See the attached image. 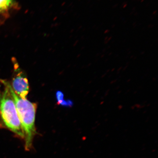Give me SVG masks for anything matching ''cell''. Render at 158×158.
<instances>
[{
  "label": "cell",
  "mask_w": 158,
  "mask_h": 158,
  "mask_svg": "<svg viewBox=\"0 0 158 158\" xmlns=\"http://www.w3.org/2000/svg\"><path fill=\"white\" fill-rule=\"evenodd\" d=\"M56 96L57 102L59 105H62L63 106H72V102L70 100L65 101L64 99V94L61 91H58L56 94Z\"/></svg>",
  "instance_id": "5b68a950"
},
{
  "label": "cell",
  "mask_w": 158,
  "mask_h": 158,
  "mask_svg": "<svg viewBox=\"0 0 158 158\" xmlns=\"http://www.w3.org/2000/svg\"><path fill=\"white\" fill-rule=\"evenodd\" d=\"M15 93L23 99H27L29 91L28 80L24 74L19 72L12 79L11 85Z\"/></svg>",
  "instance_id": "3957f363"
},
{
  "label": "cell",
  "mask_w": 158,
  "mask_h": 158,
  "mask_svg": "<svg viewBox=\"0 0 158 158\" xmlns=\"http://www.w3.org/2000/svg\"><path fill=\"white\" fill-rule=\"evenodd\" d=\"M2 83L5 86V89L0 91V122L3 127L10 130L21 138H24L14 101L8 87Z\"/></svg>",
  "instance_id": "7a4b0ae2"
},
{
  "label": "cell",
  "mask_w": 158,
  "mask_h": 158,
  "mask_svg": "<svg viewBox=\"0 0 158 158\" xmlns=\"http://www.w3.org/2000/svg\"><path fill=\"white\" fill-rule=\"evenodd\" d=\"M9 88V92L13 99L17 110L24 138L25 139L26 150L29 151L32 147L33 139L36 134L35 121L37 105L35 103L31 102L27 99H23L17 95L11 88L9 82L1 80Z\"/></svg>",
  "instance_id": "6da1fadb"
},
{
  "label": "cell",
  "mask_w": 158,
  "mask_h": 158,
  "mask_svg": "<svg viewBox=\"0 0 158 158\" xmlns=\"http://www.w3.org/2000/svg\"><path fill=\"white\" fill-rule=\"evenodd\" d=\"M14 5L13 0H0V13L8 11Z\"/></svg>",
  "instance_id": "277c9868"
}]
</instances>
